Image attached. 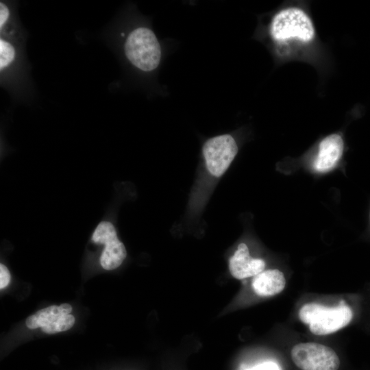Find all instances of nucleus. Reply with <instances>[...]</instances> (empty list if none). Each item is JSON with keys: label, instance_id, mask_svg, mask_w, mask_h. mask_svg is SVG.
<instances>
[{"label": "nucleus", "instance_id": "nucleus-1", "mask_svg": "<svg viewBox=\"0 0 370 370\" xmlns=\"http://www.w3.org/2000/svg\"><path fill=\"white\" fill-rule=\"evenodd\" d=\"M352 317V309L343 300L336 307L308 303L304 305L299 312L300 320L308 325L312 334L319 336L341 330L349 324Z\"/></svg>", "mask_w": 370, "mask_h": 370}, {"label": "nucleus", "instance_id": "nucleus-2", "mask_svg": "<svg viewBox=\"0 0 370 370\" xmlns=\"http://www.w3.org/2000/svg\"><path fill=\"white\" fill-rule=\"evenodd\" d=\"M124 52L134 66L145 72L155 70L162 58L161 45L154 32L146 27H137L129 34Z\"/></svg>", "mask_w": 370, "mask_h": 370}, {"label": "nucleus", "instance_id": "nucleus-3", "mask_svg": "<svg viewBox=\"0 0 370 370\" xmlns=\"http://www.w3.org/2000/svg\"><path fill=\"white\" fill-rule=\"evenodd\" d=\"M271 34L275 40L280 42L291 39L309 42L314 36V29L310 17L304 10L289 8L274 16Z\"/></svg>", "mask_w": 370, "mask_h": 370}, {"label": "nucleus", "instance_id": "nucleus-4", "mask_svg": "<svg viewBox=\"0 0 370 370\" xmlns=\"http://www.w3.org/2000/svg\"><path fill=\"white\" fill-rule=\"evenodd\" d=\"M291 358L301 370H338L340 360L334 349L316 343H302L291 349Z\"/></svg>", "mask_w": 370, "mask_h": 370}, {"label": "nucleus", "instance_id": "nucleus-5", "mask_svg": "<svg viewBox=\"0 0 370 370\" xmlns=\"http://www.w3.org/2000/svg\"><path fill=\"white\" fill-rule=\"evenodd\" d=\"M238 145L230 134H221L208 139L202 152L208 171L214 177H221L229 168L238 153Z\"/></svg>", "mask_w": 370, "mask_h": 370}, {"label": "nucleus", "instance_id": "nucleus-6", "mask_svg": "<svg viewBox=\"0 0 370 370\" xmlns=\"http://www.w3.org/2000/svg\"><path fill=\"white\" fill-rule=\"evenodd\" d=\"M92 240L105 245L100 257V263L104 269H115L122 264L127 256L126 249L119 240L116 230L111 223H99L92 234Z\"/></svg>", "mask_w": 370, "mask_h": 370}, {"label": "nucleus", "instance_id": "nucleus-7", "mask_svg": "<svg viewBox=\"0 0 370 370\" xmlns=\"http://www.w3.org/2000/svg\"><path fill=\"white\" fill-rule=\"evenodd\" d=\"M344 150L343 138L338 134H330L319 143L313 169L319 173L332 170L341 159Z\"/></svg>", "mask_w": 370, "mask_h": 370}, {"label": "nucleus", "instance_id": "nucleus-8", "mask_svg": "<svg viewBox=\"0 0 370 370\" xmlns=\"http://www.w3.org/2000/svg\"><path fill=\"white\" fill-rule=\"evenodd\" d=\"M265 265L262 259L254 258L249 255L245 243L239 244L236 251L229 260L230 272L238 280L258 275L263 271Z\"/></svg>", "mask_w": 370, "mask_h": 370}, {"label": "nucleus", "instance_id": "nucleus-9", "mask_svg": "<svg viewBox=\"0 0 370 370\" xmlns=\"http://www.w3.org/2000/svg\"><path fill=\"white\" fill-rule=\"evenodd\" d=\"M254 292L261 297H270L283 291L286 280L278 269H268L255 275L252 280Z\"/></svg>", "mask_w": 370, "mask_h": 370}, {"label": "nucleus", "instance_id": "nucleus-10", "mask_svg": "<svg viewBox=\"0 0 370 370\" xmlns=\"http://www.w3.org/2000/svg\"><path fill=\"white\" fill-rule=\"evenodd\" d=\"M71 311L72 306L69 304L50 306L28 317L25 324L29 329L42 328L55 322L60 317L69 314Z\"/></svg>", "mask_w": 370, "mask_h": 370}, {"label": "nucleus", "instance_id": "nucleus-11", "mask_svg": "<svg viewBox=\"0 0 370 370\" xmlns=\"http://www.w3.org/2000/svg\"><path fill=\"white\" fill-rule=\"evenodd\" d=\"M75 323V317L69 314L62 315L55 322L41 328L42 332L47 334H55L69 330Z\"/></svg>", "mask_w": 370, "mask_h": 370}, {"label": "nucleus", "instance_id": "nucleus-12", "mask_svg": "<svg viewBox=\"0 0 370 370\" xmlns=\"http://www.w3.org/2000/svg\"><path fill=\"white\" fill-rule=\"evenodd\" d=\"M15 49L11 43L0 39V70L3 71L10 66L15 59Z\"/></svg>", "mask_w": 370, "mask_h": 370}, {"label": "nucleus", "instance_id": "nucleus-13", "mask_svg": "<svg viewBox=\"0 0 370 370\" xmlns=\"http://www.w3.org/2000/svg\"><path fill=\"white\" fill-rule=\"evenodd\" d=\"M10 280V274L7 267L2 263L0 264V288L7 286Z\"/></svg>", "mask_w": 370, "mask_h": 370}, {"label": "nucleus", "instance_id": "nucleus-14", "mask_svg": "<svg viewBox=\"0 0 370 370\" xmlns=\"http://www.w3.org/2000/svg\"><path fill=\"white\" fill-rule=\"evenodd\" d=\"M10 12L8 6L3 2L0 3V28L2 29L8 20Z\"/></svg>", "mask_w": 370, "mask_h": 370}, {"label": "nucleus", "instance_id": "nucleus-15", "mask_svg": "<svg viewBox=\"0 0 370 370\" xmlns=\"http://www.w3.org/2000/svg\"><path fill=\"white\" fill-rule=\"evenodd\" d=\"M247 370H280V367L275 362H265Z\"/></svg>", "mask_w": 370, "mask_h": 370}, {"label": "nucleus", "instance_id": "nucleus-16", "mask_svg": "<svg viewBox=\"0 0 370 370\" xmlns=\"http://www.w3.org/2000/svg\"><path fill=\"white\" fill-rule=\"evenodd\" d=\"M369 220H370V212H369Z\"/></svg>", "mask_w": 370, "mask_h": 370}]
</instances>
